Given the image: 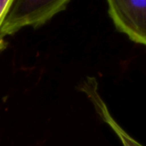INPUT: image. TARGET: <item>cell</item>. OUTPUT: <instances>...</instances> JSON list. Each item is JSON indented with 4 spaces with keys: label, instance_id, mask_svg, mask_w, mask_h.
Wrapping results in <instances>:
<instances>
[{
    "label": "cell",
    "instance_id": "1",
    "mask_svg": "<svg viewBox=\"0 0 146 146\" xmlns=\"http://www.w3.org/2000/svg\"><path fill=\"white\" fill-rule=\"evenodd\" d=\"M72 0H14L1 27V37L24 28H39L67 8Z\"/></svg>",
    "mask_w": 146,
    "mask_h": 146
},
{
    "label": "cell",
    "instance_id": "2",
    "mask_svg": "<svg viewBox=\"0 0 146 146\" xmlns=\"http://www.w3.org/2000/svg\"><path fill=\"white\" fill-rule=\"evenodd\" d=\"M116 31L146 47V0H106Z\"/></svg>",
    "mask_w": 146,
    "mask_h": 146
},
{
    "label": "cell",
    "instance_id": "3",
    "mask_svg": "<svg viewBox=\"0 0 146 146\" xmlns=\"http://www.w3.org/2000/svg\"><path fill=\"white\" fill-rule=\"evenodd\" d=\"M80 90L85 92L88 98L92 102V106H94L100 118L115 133L116 137L120 140L122 146H144L133 138L131 135H129L111 115L108 106L98 92V84L96 78L88 77L82 83Z\"/></svg>",
    "mask_w": 146,
    "mask_h": 146
},
{
    "label": "cell",
    "instance_id": "4",
    "mask_svg": "<svg viewBox=\"0 0 146 146\" xmlns=\"http://www.w3.org/2000/svg\"><path fill=\"white\" fill-rule=\"evenodd\" d=\"M13 2L14 0H0V53L6 48V45H7L5 39L1 37V27L5 21L6 16H7Z\"/></svg>",
    "mask_w": 146,
    "mask_h": 146
}]
</instances>
